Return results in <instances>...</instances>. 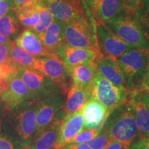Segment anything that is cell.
Returning <instances> with one entry per match:
<instances>
[{"instance_id": "1", "label": "cell", "mask_w": 149, "mask_h": 149, "mask_svg": "<svg viewBox=\"0 0 149 149\" xmlns=\"http://www.w3.org/2000/svg\"><path fill=\"white\" fill-rule=\"evenodd\" d=\"M39 100H26L13 109L6 111L0 131L22 149H27L36 131V113Z\"/></svg>"}, {"instance_id": "2", "label": "cell", "mask_w": 149, "mask_h": 149, "mask_svg": "<svg viewBox=\"0 0 149 149\" xmlns=\"http://www.w3.org/2000/svg\"><path fill=\"white\" fill-rule=\"evenodd\" d=\"M102 129L111 139L122 143L127 148L133 141L139 139L135 117L128 100L110 113Z\"/></svg>"}, {"instance_id": "3", "label": "cell", "mask_w": 149, "mask_h": 149, "mask_svg": "<svg viewBox=\"0 0 149 149\" xmlns=\"http://www.w3.org/2000/svg\"><path fill=\"white\" fill-rule=\"evenodd\" d=\"M125 77L128 91H139L148 66V53L138 48L126 52L116 59Z\"/></svg>"}, {"instance_id": "4", "label": "cell", "mask_w": 149, "mask_h": 149, "mask_svg": "<svg viewBox=\"0 0 149 149\" xmlns=\"http://www.w3.org/2000/svg\"><path fill=\"white\" fill-rule=\"evenodd\" d=\"M62 44L74 48H88L100 53L92 22L86 15L65 24Z\"/></svg>"}, {"instance_id": "5", "label": "cell", "mask_w": 149, "mask_h": 149, "mask_svg": "<svg viewBox=\"0 0 149 149\" xmlns=\"http://www.w3.org/2000/svg\"><path fill=\"white\" fill-rule=\"evenodd\" d=\"M107 25L124 42L141 51L149 52V35L135 17L124 15Z\"/></svg>"}, {"instance_id": "6", "label": "cell", "mask_w": 149, "mask_h": 149, "mask_svg": "<svg viewBox=\"0 0 149 149\" xmlns=\"http://www.w3.org/2000/svg\"><path fill=\"white\" fill-rule=\"evenodd\" d=\"M128 95L129 91L126 88L115 86L96 72L91 88V97L103 105L109 115L125 103Z\"/></svg>"}, {"instance_id": "7", "label": "cell", "mask_w": 149, "mask_h": 149, "mask_svg": "<svg viewBox=\"0 0 149 149\" xmlns=\"http://www.w3.org/2000/svg\"><path fill=\"white\" fill-rule=\"evenodd\" d=\"M33 69L44 74L60 89L64 95L71 86L72 81L69 72L61 59L36 57Z\"/></svg>"}, {"instance_id": "8", "label": "cell", "mask_w": 149, "mask_h": 149, "mask_svg": "<svg viewBox=\"0 0 149 149\" xmlns=\"http://www.w3.org/2000/svg\"><path fill=\"white\" fill-rule=\"evenodd\" d=\"M17 75L25 84L35 100L62 93L55 84L38 70L21 67Z\"/></svg>"}, {"instance_id": "9", "label": "cell", "mask_w": 149, "mask_h": 149, "mask_svg": "<svg viewBox=\"0 0 149 149\" xmlns=\"http://www.w3.org/2000/svg\"><path fill=\"white\" fill-rule=\"evenodd\" d=\"M95 32L98 49L103 56L116 60L126 52L135 48L121 40L105 24H96Z\"/></svg>"}, {"instance_id": "10", "label": "cell", "mask_w": 149, "mask_h": 149, "mask_svg": "<svg viewBox=\"0 0 149 149\" xmlns=\"http://www.w3.org/2000/svg\"><path fill=\"white\" fill-rule=\"evenodd\" d=\"M65 98L63 93L39 100L38 109L36 113V131L35 135L47 128L61 113H64L63 108Z\"/></svg>"}, {"instance_id": "11", "label": "cell", "mask_w": 149, "mask_h": 149, "mask_svg": "<svg viewBox=\"0 0 149 149\" xmlns=\"http://www.w3.org/2000/svg\"><path fill=\"white\" fill-rule=\"evenodd\" d=\"M53 17L63 23H70L86 15L82 0H44Z\"/></svg>"}, {"instance_id": "12", "label": "cell", "mask_w": 149, "mask_h": 149, "mask_svg": "<svg viewBox=\"0 0 149 149\" xmlns=\"http://www.w3.org/2000/svg\"><path fill=\"white\" fill-rule=\"evenodd\" d=\"M95 24H109L124 15L122 0H86Z\"/></svg>"}, {"instance_id": "13", "label": "cell", "mask_w": 149, "mask_h": 149, "mask_svg": "<svg viewBox=\"0 0 149 149\" xmlns=\"http://www.w3.org/2000/svg\"><path fill=\"white\" fill-rule=\"evenodd\" d=\"M67 69L83 64H91L95 62L97 59L102 55L99 52L88 48H74L61 44L57 51Z\"/></svg>"}, {"instance_id": "14", "label": "cell", "mask_w": 149, "mask_h": 149, "mask_svg": "<svg viewBox=\"0 0 149 149\" xmlns=\"http://www.w3.org/2000/svg\"><path fill=\"white\" fill-rule=\"evenodd\" d=\"M8 84V88L1 95V103L6 111L13 109L26 100L34 99L17 74L9 77Z\"/></svg>"}, {"instance_id": "15", "label": "cell", "mask_w": 149, "mask_h": 149, "mask_svg": "<svg viewBox=\"0 0 149 149\" xmlns=\"http://www.w3.org/2000/svg\"><path fill=\"white\" fill-rule=\"evenodd\" d=\"M17 46L35 57L60 59L57 53H52L44 47L37 34L32 30L26 29L16 38Z\"/></svg>"}, {"instance_id": "16", "label": "cell", "mask_w": 149, "mask_h": 149, "mask_svg": "<svg viewBox=\"0 0 149 149\" xmlns=\"http://www.w3.org/2000/svg\"><path fill=\"white\" fill-rule=\"evenodd\" d=\"M128 101L135 117L139 139L149 138V109L141 99L139 91L129 92Z\"/></svg>"}, {"instance_id": "17", "label": "cell", "mask_w": 149, "mask_h": 149, "mask_svg": "<svg viewBox=\"0 0 149 149\" xmlns=\"http://www.w3.org/2000/svg\"><path fill=\"white\" fill-rule=\"evenodd\" d=\"M84 129V119L81 111L65 115L61 122L57 143L54 149L64 146Z\"/></svg>"}, {"instance_id": "18", "label": "cell", "mask_w": 149, "mask_h": 149, "mask_svg": "<svg viewBox=\"0 0 149 149\" xmlns=\"http://www.w3.org/2000/svg\"><path fill=\"white\" fill-rule=\"evenodd\" d=\"M80 111L82 113L84 129H102L109 116L106 108L92 97Z\"/></svg>"}, {"instance_id": "19", "label": "cell", "mask_w": 149, "mask_h": 149, "mask_svg": "<svg viewBox=\"0 0 149 149\" xmlns=\"http://www.w3.org/2000/svg\"><path fill=\"white\" fill-rule=\"evenodd\" d=\"M96 70L115 86L125 88V77L120 64L115 59L102 55L95 62Z\"/></svg>"}, {"instance_id": "20", "label": "cell", "mask_w": 149, "mask_h": 149, "mask_svg": "<svg viewBox=\"0 0 149 149\" xmlns=\"http://www.w3.org/2000/svg\"><path fill=\"white\" fill-rule=\"evenodd\" d=\"M64 116V112L47 128L35 135L29 149H54L58 139L61 122Z\"/></svg>"}, {"instance_id": "21", "label": "cell", "mask_w": 149, "mask_h": 149, "mask_svg": "<svg viewBox=\"0 0 149 149\" xmlns=\"http://www.w3.org/2000/svg\"><path fill=\"white\" fill-rule=\"evenodd\" d=\"M65 24L59 20L53 22L42 33H36L38 38L46 49L52 53H57V49L62 44Z\"/></svg>"}, {"instance_id": "22", "label": "cell", "mask_w": 149, "mask_h": 149, "mask_svg": "<svg viewBox=\"0 0 149 149\" xmlns=\"http://www.w3.org/2000/svg\"><path fill=\"white\" fill-rule=\"evenodd\" d=\"M64 105L65 115L79 111L85 104L91 98V91L71 85L67 93Z\"/></svg>"}, {"instance_id": "23", "label": "cell", "mask_w": 149, "mask_h": 149, "mask_svg": "<svg viewBox=\"0 0 149 149\" xmlns=\"http://www.w3.org/2000/svg\"><path fill=\"white\" fill-rule=\"evenodd\" d=\"M72 84L91 91L97 70L95 64L78 65L68 69Z\"/></svg>"}, {"instance_id": "24", "label": "cell", "mask_w": 149, "mask_h": 149, "mask_svg": "<svg viewBox=\"0 0 149 149\" xmlns=\"http://www.w3.org/2000/svg\"><path fill=\"white\" fill-rule=\"evenodd\" d=\"M8 45L10 46V60L19 66L33 69L36 57L30 55L22 48L17 46L13 41H11Z\"/></svg>"}, {"instance_id": "25", "label": "cell", "mask_w": 149, "mask_h": 149, "mask_svg": "<svg viewBox=\"0 0 149 149\" xmlns=\"http://www.w3.org/2000/svg\"><path fill=\"white\" fill-rule=\"evenodd\" d=\"M15 11L19 22L25 28L32 30L40 23L37 6L22 8Z\"/></svg>"}, {"instance_id": "26", "label": "cell", "mask_w": 149, "mask_h": 149, "mask_svg": "<svg viewBox=\"0 0 149 149\" xmlns=\"http://www.w3.org/2000/svg\"><path fill=\"white\" fill-rule=\"evenodd\" d=\"M37 10L38 13L39 18H40V23L37 26L33 28L32 31L37 34V33H42L45 31L48 26L53 23L55 18L48 10V8L46 6L44 2L37 4Z\"/></svg>"}, {"instance_id": "27", "label": "cell", "mask_w": 149, "mask_h": 149, "mask_svg": "<svg viewBox=\"0 0 149 149\" xmlns=\"http://www.w3.org/2000/svg\"><path fill=\"white\" fill-rule=\"evenodd\" d=\"M19 26L15 17L10 15H3L0 17V35L10 38L16 35L18 32Z\"/></svg>"}, {"instance_id": "28", "label": "cell", "mask_w": 149, "mask_h": 149, "mask_svg": "<svg viewBox=\"0 0 149 149\" xmlns=\"http://www.w3.org/2000/svg\"><path fill=\"white\" fill-rule=\"evenodd\" d=\"M101 130L102 129H83L74 136V138L67 144H83V143L88 142L91 139L97 136Z\"/></svg>"}, {"instance_id": "29", "label": "cell", "mask_w": 149, "mask_h": 149, "mask_svg": "<svg viewBox=\"0 0 149 149\" xmlns=\"http://www.w3.org/2000/svg\"><path fill=\"white\" fill-rule=\"evenodd\" d=\"M111 140V137L102 128L99 135L86 144L88 145L91 149H106Z\"/></svg>"}, {"instance_id": "30", "label": "cell", "mask_w": 149, "mask_h": 149, "mask_svg": "<svg viewBox=\"0 0 149 149\" xmlns=\"http://www.w3.org/2000/svg\"><path fill=\"white\" fill-rule=\"evenodd\" d=\"M135 17L142 29L149 35V3L141 6L136 13Z\"/></svg>"}, {"instance_id": "31", "label": "cell", "mask_w": 149, "mask_h": 149, "mask_svg": "<svg viewBox=\"0 0 149 149\" xmlns=\"http://www.w3.org/2000/svg\"><path fill=\"white\" fill-rule=\"evenodd\" d=\"M123 8L126 16L135 17L137 12L141 8V0H122Z\"/></svg>"}, {"instance_id": "32", "label": "cell", "mask_w": 149, "mask_h": 149, "mask_svg": "<svg viewBox=\"0 0 149 149\" xmlns=\"http://www.w3.org/2000/svg\"><path fill=\"white\" fill-rule=\"evenodd\" d=\"M42 2H44V0H15V10L37 6V4Z\"/></svg>"}, {"instance_id": "33", "label": "cell", "mask_w": 149, "mask_h": 149, "mask_svg": "<svg viewBox=\"0 0 149 149\" xmlns=\"http://www.w3.org/2000/svg\"><path fill=\"white\" fill-rule=\"evenodd\" d=\"M0 149H22L12 139L0 131Z\"/></svg>"}, {"instance_id": "34", "label": "cell", "mask_w": 149, "mask_h": 149, "mask_svg": "<svg viewBox=\"0 0 149 149\" xmlns=\"http://www.w3.org/2000/svg\"><path fill=\"white\" fill-rule=\"evenodd\" d=\"M10 61V46L8 44H0V64Z\"/></svg>"}, {"instance_id": "35", "label": "cell", "mask_w": 149, "mask_h": 149, "mask_svg": "<svg viewBox=\"0 0 149 149\" xmlns=\"http://www.w3.org/2000/svg\"><path fill=\"white\" fill-rule=\"evenodd\" d=\"M128 149H149V138L136 139L130 144Z\"/></svg>"}, {"instance_id": "36", "label": "cell", "mask_w": 149, "mask_h": 149, "mask_svg": "<svg viewBox=\"0 0 149 149\" xmlns=\"http://www.w3.org/2000/svg\"><path fill=\"white\" fill-rule=\"evenodd\" d=\"M11 10H15V5L11 2V0H0V17Z\"/></svg>"}, {"instance_id": "37", "label": "cell", "mask_w": 149, "mask_h": 149, "mask_svg": "<svg viewBox=\"0 0 149 149\" xmlns=\"http://www.w3.org/2000/svg\"><path fill=\"white\" fill-rule=\"evenodd\" d=\"M139 91L149 93V66H148L146 73H145L142 84H141V88Z\"/></svg>"}, {"instance_id": "38", "label": "cell", "mask_w": 149, "mask_h": 149, "mask_svg": "<svg viewBox=\"0 0 149 149\" xmlns=\"http://www.w3.org/2000/svg\"><path fill=\"white\" fill-rule=\"evenodd\" d=\"M59 149H91L86 143L83 144H68Z\"/></svg>"}, {"instance_id": "39", "label": "cell", "mask_w": 149, "mask_h": 149, "mask_svg": "<svg viewBox=\"0 0 149 149\" xmlns=\"http://www.w3.org/2000/svg\"><path fill=\"white\" fill-rule=\"evenodd\" d=\"M127 147L124 146L122 143L111 139L106 149H128Z\"/></svg>"}, {"instance_id": "40", "label": "cell", "mask_w": 149, "mask_h": 149, "mask_svg": "<svg viewBox=\"0 0 149 149\" xmlns=\"http://www.w3.org/2000/svg\"><path fill=\"white\" fill-rule=\"evenodd\" d=\"M139 95L141 97V99L144 103L146 104L147 108L149 109V93L143 92V91H139Z\"/></svg>"}, {"instance_id": "41", "label": "cell", "mask_w": 149, "mask_h": 149, "mask_svg": "<svg viewBox=\"0 0 149 149\" xmlns=\"http://www.w3.org/2000/svg\"><path fill=\"white\" fill-rule=\"evenodd\" d=\"M10 42L11 40H8V39H6L4 37L1 36V35H0V44H8Z\"/></svg>"}, {"instance_id": "42", "label": "cell", "mask_w": 149, "mask_h": 149, "mask_svg": "<svg viewBox=\"0 0 149 149\" xmlns=\"http://www.w3.org/2000/svg\"><path fill=\"white\" fill-rule=\"evenodd\" d=\"M5 112H6V110L4 108H3L2 104H1V105L0 106V125H1V120H2V118L3 115H4Z\"/></svg>"}, {"instance_id": "43", "label": "cell", "mask_w": 149, "mask_h": 149, "mask_svg": "<svg viewBox=\"0 0 149 149\" xmlns=\"http://www.w3.org/2000/svg\"><path fill=\"white\" fill-rule=\"evenodd\" d=\"M141 4L146 5L147 3H149V0H141Z\"/></svg>"}, {"instance_id": "44", "label": "cell", "mask_w": 149, "mask_h": 149, "mask_svg": "<svg viewBox=\"0 0 149 149\" xmlns=\"http://www.w3.org/2000/svg\"><path fill=\"white\" fill-rule=\"evenodd\" d=\"M2 94V91H1V89H0V100H1V95Z\"/></svg>"}, {"instance_id": "45", "label": "cell", "mask_w": 149, "mask_h": 149, "mask_svg": "<svg viewBox=\"0 0 149 149\" xmlns=\"http://www.w3.org/2000/svg\"><path fill=\"white\" fill-rule=\"evenodd\" d=\"M148 66H149V52H148Z\"/></svg>"}, {"instance_id": "46", "label": "cell", "mask_w": 149, "mask_h": 149, "mask_svg": "<svg viewBox=\"0 0 149 149\" xmlns=\"http://www.w3.org/2000/svg\"><path fill=\"white\" fill-rule=\"evenodd\" d=\"M27 149H29V148H27Z\"/></svg>"}]
</instances>
